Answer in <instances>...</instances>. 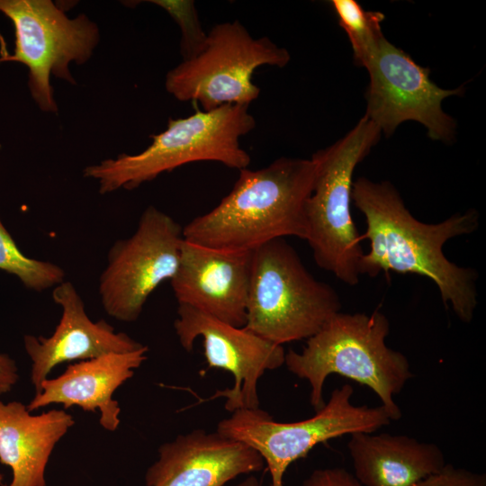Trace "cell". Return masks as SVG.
<instances>
[{"label": "cell", "instance_id": "1", "mask_svg": "<svg viewBox=\"0 0 486 486\" xmlns=\"http://www.w3.org/2000/svg\"><path fill=\"white\" fill-rule=\"evenodd\" d=\"M351 200L364 214L370 241L359 265L360 275L376 277L392 271L425 276L436 285L445 306L470 323L478 304L477 272L449 261L443 253L451 238L473 233L479 227L474 209L457 212L438 223H424L407 209L388 181L360 177L353 183Z\"/></svg>", "mask_w": 486, "mask_h": 486}, {"label": "cell", "instance_id": "2", "mask_svg": "<svg viewBox=\"0 0 486 486\" xmlns=\"http://www.w3.org/2000/svg\"><path fill=\"white\" fill-rule=\"evenodd\" d=\"M315 175L311 158H280L263 168L241 169L231 191L187 223L183 237L210 248L244 251L287 236L306 240V205Z\"/></svg>", "mask_w": 486, "mask_h": 486}, {"label": "cell", "instance_id": "3", "mask_svg": "<svg viewBox=\"0 0 486 486\" xmlns=\"http://www.w3.org/2000/svg\"><path fill=\"white\" fill-rule=\"evenodd\" d=\"M390 322L379 310L372 313L337 312L313 336L301 353H285L287 369L310 385L315 411L325 404L327 377L339 374L370 388L392 420L401 417L393 399L413 377L408 358L387 346Z\"/></svg>", "mask_w": 486, "mask_h": 486}, {"label": "cell", "instance_id": "4", "mask_svg": "<svg viewBox=\"0 0 486 486\" xmlns=\"http://www.w3.org/2000/svg\"><path fill=\"white\" fill-rule=\"evenodd\" d=\"M246 104H226L214 110L168 120L166 129L151 135L152 142L134 155L120 154L84 169L103 194L131 190L160 174L198 161H215L233 169L247 168L249 154L239 139L256 127Z\"/></svg>", "mask_w": 486, "mask_h": 486}, {"label": "cell", "instance_id": "5", "mask_svg": "<svg viewBox=\"0 0 486 486\" xmlns=\"http://www.w3.org/2000/svg\"><path fill=\"white\" fill-rule=\"evenodd\" d=\"M340 308L335 289L317 280L284 238L252 250L246 329L283 346L308 339Z\"/></svg>", "mask_w": 486, "mask_h": 486}, {"label": "cell", "instance_id": "6", "mask_svg": "<svg viewBox=\"0 0 486 486\" xmlns=\"http://www.w3.org/2000/svg\"><path fill=\"white\" fill-rule=\"evenodd\" d=\"M381 132L364 114L343 138L311 157L316 175L306 205V241L316 264L350 286L359 282L364 254L350 211L353 174Z\"/></svg>", "mask_w": 486, "mask_h": 486}, {"label": "cell", "instance_id": "7", "mask_svg": "<svg viewBox=\"0 0 486 486\" xmlns=\"http://www.w3.org/2000/svg\"><path fill=\"white\" fill-rule=\"evenodd\" d=\"M354 389L349 383L336 388L328 402L311 418L278 422L261 409H242L221 420L217 431L245 443L263 458L271 486H284V475L291 464L302 458L317 445L355 433H374L392 419L382 406L351 403Z\"/></svg>", "mask_w": 486, "mask_h": 486}, {"label": "cell", "instance_id": "8", "mask_svg": "<svg viewBox=\"0 0 486 486\" xmlns=\"http://www.w3.org/2000/svg\"><path fill=\"white\" fill-rule=\"evenodd\" d=\"M285 48L254 38L238 21L214 25L203 50L168 71L165 86L176 99L199 103L204 112L226 104L249 105L260 88L252 81L260 66L285 67Z\"/></svg>", "mask_w": 486, "mask_h": 486}, {"label": "cell", "instance_id": "9", "mask_svg": "<svg viewBox=\"0 0 486 486\" xmlns=\"http://www.w3.org/2000/svg\"><path fill=\"white\" fill-rule=\"evenodd\" d=\"M0 12L12 21L15 35L14 54L2 56L0 63L25 65L32 99L42 112L56 113L50 75L76 84L69 65L91 58L100 39L97 24L84 14L68 17L50 0H0Z\"/></svg>", "mask_w": 486, "mask_h": 486}, {"label": "cell", "instance_id": "10", "mask_svg": "<svg viewBox=\"0 0 486 486\" xmlns=\"http://www.w3.org/2000/svg\"><path fill=\"white\" fill-rule=\"evenodd\" d=\"M183 239L180 224L158 208L147 207L135 232L109 250L98 288L106 313L123 322L136 321L149 295L174 277Z\"/></svg>", "mask_w": 486, "mask_h": 486}, {"label": "cell", "instance_id": "11", "mask_svg": "<svg viewBox=\"0 0 486 486\" xmlns=\"http://www.w3.org/2000/svg\"><path fill=\"white\" fill-rule=\"evenodd\" d=\"M370 76L365 115L386 136L403 122L424 125L433 140L450 142L455 135L454 120L442 109V102L461 95L464 88L443 89L429 77V69L383 36L370 51L363 66Z\"/></svg>", "mask_w": 486, "mask_h": 486}, {"label": "cell", "instance_id": "12", "mask_svg": "<svg viewBox=\"0 0 486 486\" xmlns=\"http://www.w3.org/2000/svg\"><path fill=\"white\" fill-rule=\"evenodd\" d=\"M177 315L174 328L181 346L190 352L202 338L208 366L224 369L234 377L231 388L217 391L211 399L224 398L230 412L259 408L258 381L266 371L284 364V346L188 305L178 304Z\"/></svg>", "mask_w": 486, "mask_h": 486}, {"label": "cell", "instance_id": "13", "mask_svg": "<svg viewBox=\"0 0 486 486\" xmlns=\"http://www.w3.org/2000/svg\"><path fill=\"white\" fill-rule=\"evenodd\" d=\"M252 251L210 248L183 239L177 270L170 280L178 304L244 327Z\"/></svg>", "mask_w": 486, "mask_h": 486}, {"label": "cell", "instance_id": "14", "mask_svg": "<svg viewBox=\"0 0 486 486\" xmlns=\"http://www.w3.org/2000/svg\"><path fill=\"white\" fill-rule=\"evenodd\" d=\"M52 299L62 310L61 318L51 336L25 335L24 349L32 361L31 382L36 393L58 364L84 361L109 353H128L144 346L104 320L93 321L76 287L64 281L53 287Z\"/></svg>", "mask_w": 486, "mask_h": 486}, {"label": "cell", "instance_id": "15", "mask_svg": "<svg viewBox=\"0 0 486 486\" xmlns=\"http://www.w3.org/2000/svg\"><path fill=\"white\" fill-rule=\"evenodd\" d=\"M261 455L245 443L218 431L179 435L161 445L145 474L147 486H224L242 474L263 469Z\"/></svg>", "mask_w": 486, "mask_h": 486}, {"label": "cell", "instance_id": "16", "mask_svg": "<svg viewBox=\"0 0 486 486\" xmlns=\"http://www.w3.org/2000/svg\"><path fill=\"white\" fill-rule=\"evenodd\" d=\"M148 347L128 353H109L69 364L59 376L46 379L41 390L27 405L30 412L50 404L64 409L78 406L85 411H100V425L115 431L121 423V408L114 392L147 360Z\"/></svg>", "mask_w": 486, "mask_h": 486}, {"label": "cell", "instance_id": "17", "mask_svg": "<svg viewBox=\"0 0 486 486\" xmlns=\"http://www.w3.org/2000/svg\"><path fill=\"white\" fill-rule=\"evenodd\" d=\"M74 424L64 410L32 415L21 401L0 400V463L13 474L3 486H46L50 456Z\"/></svg>", "mask_w": 486, "mask_h": 486}, {"label": "cell", "instance_id": "18", "mask_svg": "<svg viewBox=\"0 0 486 486\" xmlns=\"http://www.w3.org/2000/svg\"><path fill=\"white\" fill-rule=\"evenodd\" d=\"M347 448L363 486H416L446 464L437 445L405 435L355 433Z\"/></svg>", "mask_w": 486, "mask_h": 486}, {"label": "cell", "instance_id": "19", "mask_svg": "<svg viewBox=\"0 0 486 486\" xmlns=\"http://www.w3.org/2000/svg\"><path fill=\"white\" fill-rule=\"evenodd\" d=\"M0 270L15 275L30 290L42 292L64 282L65 271L55 263L25 256L0 218Z\"/></svg>", "mask_w": 486, "mask_h": 486}, {"label": "cell", "instance_id": "20", "mask_svg": "<svg viewBox=\"0 0 486 486\" xmlns=\"http://www.w3.org/2000/svg\"><path fill=\"white\" fill-rule=\"evenodd\" d=\"M331 3L339 25L349 38L355 62L362 67L370 51L383 37L381 23L384 15L378 11L364 10L355 0H333Z\"/></svg>", "mask_w": 486, "mask_h": 486}, {"label": "cell", "instance_id": "21", "mask_svg": "<svg viewBox=\"0 0 486 486\" xmlns=\"http://www.w3.org/2000/svg\"><path fill=\"white\" fill-rule=\"evenodd\" d=\"M165 9L179 25L181 38V54L183 60H187L200 54L206 44L207 35L202 27L194 1H150Z\"/></svg>", "mask_w": 486, "mask_h": 486}, {"label": "cell", "instance_id": "22", "mask_svg": "<svg viewBox=\"0 0 486 486\" xmlns=\"http://www.w3.org/2000/svg\"><path fill=\"white\" fill-rule=\"evenodd\" d=\"M416 486H486V475L446 464Z\"/></svg>", "mask_w": 486, "mask_h": 486}, {"label": "cell", "instance_id": "23", "mask_svg": "<svg viewBox=\"0 0 486 486\" xmlns=\"http://www.w3.org/2000/svg\"><path fill=\"white\" fill-rule=\"evenodd\" d=\"M302 486H363L354 474L341 467L314 470Z\"/></svg>", "mask_w": 486, "mask_h": 486}, {"label": "cell", "instance_id": "24", "mask_svg": "<svg viewBox=\"0 0 486 486\" xmlns=\"http://www.w3.org/2000/svg\"><path fill=\"white\" fill-rule=\"evenodd\" d=\"M18 381L15 361L7 354L0 353V395L10 392Z\"/></svg>", "mask_w": 486, "mask_h": 486}, {"label": "cell", "instance_id": "25", "mask_svg": "<svg viewBox=\"0 0 486 486\" xmlns=\"http://www.w3.org/2000/svg\"><path fill=\"white\" fill-rule=\"evenodd\" d=\"M236 486H263L261 482L255 476L249 475Z\"/></svg>", "mask_w": 486, "mask_h": 486}]
</instances>
